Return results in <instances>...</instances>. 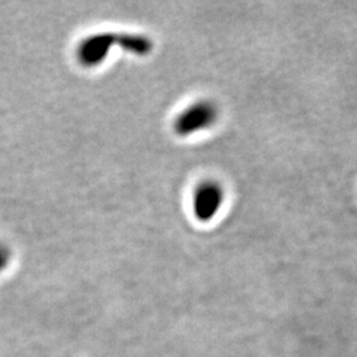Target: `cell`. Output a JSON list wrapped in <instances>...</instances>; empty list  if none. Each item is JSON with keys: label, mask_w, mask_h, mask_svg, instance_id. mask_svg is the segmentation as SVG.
Listing matches in <instances>:
<instances>
[{"label": "cell", "mask_w": 357, "mask_h": 357, "mask_svg": "<svg viewBox=\"0 0 357 357\" xmlns=\"http://www.w3.org/2000/svg\"><path fill=\"white\" fill-rule=\"evenodd\" d=\"M118 44V33L103 31L88 35L82 38L76 48L78 64L88 69H93L107 60L112 50Z\"/></svg>", "instance_id": "1"}, {"label": "cell", "mask_w": 357, "mask_h": 357, "mask_svg": "<svg viewBox=\"0 0 357 357\" xmlns=\"http://www.w3.org/2000/svg\"><path fill=\"white\" fill-rule=\"evenodd\" d=\"M217 107L211 101L192 103L176 116L174 131L178 137H188L205 128H209L217 121Z\"/></svg>", "instance_id": "2"}, {"label": "cell", "mask_w": 357, "mask_h": 357, "mask_svg": "<svg viewBox=\"0 0 357 357\" xmlns=\"http://www.w3.org/2000/svg\"><path fill=\"white\" fill-rule=\"evenodd\" d=\"M224 203V190L222 187L212 180L204 181L196 187L192 197V209L195 217L208 222L215 218L221 205Z\"/></svg>", "instance_id": "3"}, {"label": "cell", "mask_w": 357, "mask_h": 357, "mask_svg": "<svg viewBox=\"0 0 357 357\" xmlns=\"http://www.w3.org/2000/svg\"><path fill=\"white\" fill-rule=\"evenodd\" d=\"M116 47L122 48L130 54H134L138 57H146L153 52V40L146 35L123 32V33H118Z\"/></svg>", "instance_id": "4"}, {"label": "cell", "mask_w": 357, "mask_h": 357, "mask_svg": "<svg viewBox=\"0 0 357 357\" xmlns=\"http://www.w3.org/2000/svg\"><path fill=\"white\" fill-rule=\"evenodd\" d=\"M11 259V252L6 245H0V271L7 268Z\"/></svg>", "instance_id": "5"}]
</instances>
